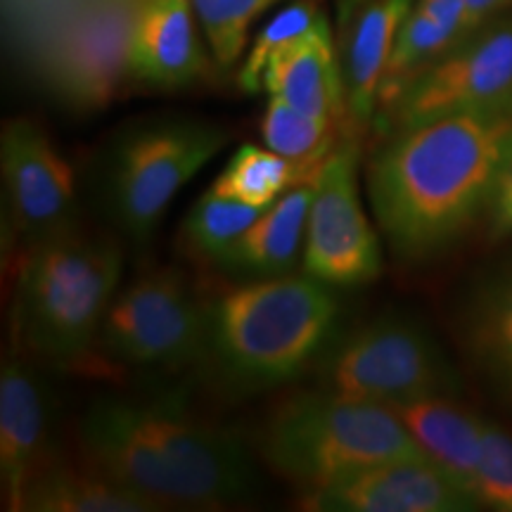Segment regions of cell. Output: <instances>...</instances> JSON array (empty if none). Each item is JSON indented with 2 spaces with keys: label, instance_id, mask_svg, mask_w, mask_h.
<instances>
[{
  "label": "cell",
  "instance_id": "cell-29",
  "mask_svg": "<svg viewBox=\"0 0 512 512\" xmlns=\"http://www.w3.org/2000/svg\"><path fill=\"white\" fill-rule=\"evenodd\" d=\"M484 219L489 223V233L496 240L512 235V133L503 147L501 162H498Z\"/></svg>",
  "mask_w": 512,
  "mask_h": 512
},
{
  "label": "cell",
  "instance_id": "cell-6",
  "mask_svg": "<svg viewBox=\"0 0 512 512\" xmlns=\"http://www.w3.org/2000/svg\"><path fill=\"white\" fill-rule=\"evenodd\" d=\"M228 140L221 126L181 117L124 128L98 159L95 190L107 221L133 245H147L178 192Z\"/></svg>",
  "mask_w": 512,
  "mask_h": 512
},
{
  "label": "cell",
  "instance_id": "cell-9",
  "mask_svg": "<svg viewBox=\"0 0 512 512\" xmlns=\"http://www.w3.org/2000/svg\"><path fill=\"white\" fill-rule=\"evenodd\" d=\"M209 304L176 268L140 273L114 294L98 347L138 370H174L207 358Z\"/></svg>",
  "mask_w": 512,
  "mask_h": 512
},
{
  "label": "cell",
  "instance_id": "cell-4",
  "mask_svg": "<svg viewBox=\"0 0 512 512\" xmlns=\"http://www.w3.org/2000/svg\"><path fill=\"white\" fill-rule=\"evenodd\" d=\"M259 453L275 475L302 491L389 460L427 458L392 406L323 387L290 396L268 415Z\"/></svg>",
  "mask_w": 512,
  "mask_h": 512
},
{
  "label": "cell",
  "instance_id": "cell-26",
  "mask_svg": "<svg viewBox=\"0 0 512 512\" xmlns=\"http://www.w3.org/2000/svg\"><path fill=\"white\" fill-rule=\"evenodd\" d=\"M283 0H192L195 17L214 64L228 72L247 53L254 19Z\"/></svg>",
  "mask_w": 512,
  "mask_h": 512
},
{
  "label": "cell",
  "instance_id": "cell-13",
  "mask_svg": "<svg viewBox=\"0 0 512 512\" xmlns=\"http://www.w3.org/2000/svg\"><path fill=\"white\" fill-rule=\"evenodd\" d=\"M55 401L41 373L22 356L0 370V482L5 508L19 512L31 477L53 460Z\"/></svg>",
  "mask_w": 512,
  "mask_h": 512
},
{
  "label": "cell",
  "instance_id": "cell-22",
  "mask_svg": "<svg viewBox=\"0 0 512 512\" xmlns=\"http://www.w3.org/2000/svg\"><path fill=\"white\" fill-rule=\"evenodd\" d=\"M88 463V460H86ZM24 512H152L155 503L138 496L93 463L67 465L53 458L31 477L22 494Z\"/></svg>",
  "mask_w": 512,
  "mask_h": 512
},
{
  "label": "cell",
  "instance_id": "cell-14",
  "mask_svg": "<svg viewBox=\"0 0 512 512\" xmlns=\"http://www.w3.org/2000/svg\"><path fill=\"white\" fill-rule=\"evenodd\" d=\"M415 0H335V46L354 131L373 128L380 81Z\"/></svg>",
  "mask_w": 512,
  "mask_h": 512
},
{
  "label": "cell",
  "instance_id": "cell-28",
  "mask_svg": "<svg viewBox=\"0 0 512 512\" xmlns=\"http://www.w3.org/2000/svg\"><path fill=\"white\" fill-rule=\"evenodd\" d=\"M477 498L484 508L512 512V437L491 420L482 422Z\"/></svg>",
  "mask_w": 512,
  "mask_h": 512
},
{
  "label": "cell",
  "instance_id": "cell-11",
  "mask_svg": "<svg viewBox=\"0 0 512 512\" xmlns=\"http://www.w3.org/2000/svg\"><path fill=\"white\" fill-rule=\"evenodd\" d=\"M5 223L27 247L79 230L76 176L53 140L29 119L5 121L0 136Z\"/></svg>",
  "mask_w": 512,
  "mask_h": 512
},
{
  "label": "cell",
  "instance_id": "cell-8",
  "mask_svg": "<svg viewBox=\"0 0 512 512\" xmlns=\"http://www.w3.org/2000/svg\"><path fill=\"white\" fill-rule=\"evenodd\" d=\"M453 114L512 119V10L472 31L408 81L375 114L373 131L384 138Z\"/></svg>",
  "mask_w": 512,
  "mask_h": 512
},
{
  "label": "cell",
  "instance_id": "cell-12",
  "mask_svg": "<svg viewBox=\"0 0 512 512\" xmlns=\"http://www.w3.org/2000/svg\"><path fill=\"white\" fill-rule=\"evenodd\" d=\"M299 508L313 512H467L475 498L427 458H401L302 491Z\"/></svg>",
  "mask_w": 512,
  "mask_h": 512
},
{
  "label": "cell",
  "instance_id": "cell-18",
  "mask_svg": "<svg viewBox=\"0 0 512 512\" xmlns=\"http://www.w3.org/2000/svg\"><path fill=\"white\" fill-rule=\"evenodd\" d=\"M311 200L313 178L287 190L214 261L216 268L245 280L290 275L304 256Z\"/></svg>",
  "mask_w": 512,
  "mask_h": 512
},
{
  "label": "cell",
  "instance_id": "cell-21",
  "mask_svg": "<svg viewBox=\"0 0 512 512\" xmlns=\"http://www.w3.org/2000/svg\"><path fill=\"white\" fill-rule=\"evenodd\" d=\"M465 36V0H415L384 67L377 112ZM375 112V114H377Z\"/></svg>",
  "mask_w": 512,
  "mask_h": 512
},
{
  "label": "cell",
  "instance_id": "cell-27",
  "mask_svg": "<svg viewBox=\"0 0 512 512\" xmlns=\"http://www.w3.org/2000/svg\"><path fill=\"white\" fill-rule=\"evenodd\" d=\"M318 0H292L283 10H278L268 19L254 41L249 43L245 60L240 64L238 86L245 93H259L264 88V72L268 62L283 50L287 43L304 36L313 24L323 17Z\"/></svg>",
  "mask_w": 512,
  "mask_h": 512
},
{
  "label": "cell",
  "instance_id": "cell-1",
  "mask_svg": "<svg viewBox=\"0 0 512 512\" xmlns=\"http://www.w3.org/2000/svg\"><path fill=\"white\" fill-rule=\"evenodd\" d=\"M510 133V117L453 114L382 138L366 192L399 264L437 259L482 219Z\"/></svg>",
  "mask_w": 512,
  "mask_h": 512
},
{
  "label": "cell",
  "instance_id": "cell-23",
  "mask_svg": "<svg viewBox=\"0 0 512 512\" xmlns=\"http://www.w3.org/2000/svg\"><path fill=\"white\" fill-rule=\"evenodd\" d=\"M320 164H299L268 150V147L242 145L228 159L226 169L211 183L209 190L228 197V200H240L254 204V207H271L294 185L316 178Z\"/></svg>",
  "mask_w": 512,
  "mask_h": 512
},
{
  "label": "cell",
  "instance_id": "cell-17",
  "mask_svg": "<svg viewBox=\"0 0 512 512\" xmlns=\"http://www.w3.org/2000/svg\"><path fill=\"white\" fill-rule=\"evenodd\" d=\"M261 91L285 100L294 110L354 131L328 15L268 62Z\"/></svg>",
  "mask_w": 512,
  "mask_h": 512
},
{
  "label": "cell",
  "instance_id": "cell-24",
  "mask_svg": "<svg viewBox=\"0 0 512 512\" xmlns=\"http://www.w3.org/2000/svg\"><path fill=\"white\" fill-rule=\"evenodd\" d=\"M268 207H254L207 190L185 214L181 240L192 256L216 261Z\"/></svg>",
  "mask_w": 512,
  "mask_h": 512
},
{
  "label": "cell",
  "instance_id": "cell-25",
  "mask_svg": "<svg viewBox=\"0 0 512 512\" xmlns=\"http://www.w3.org/2000/svg\"><path fill=\"white\" fill-rule=\"evenodd\" d=\"M339 126L316 119L287 105L285 100L268 95L261 117V140L268 150L278 152L299 164H320L335 150V131Z\"/></svg>",
  "mask_w": 512,
  "mask_h": 512
},
{
  "label": "cell",
  "instance_id": "cell-5",
  "mask_svg": "<svg viewBox=\"0 0 512 512\" xmlns=\"http://www.w3.org/2000/svg\"><path fill=\"white\" fill-rule=\"evenodd\" d=\"M121 271L124 254L110 238H88L76 230L29 247L15 304L24 344L53 366L81 363L98 344Z\"/></svg>",
  "mask_w": 512,
  "mask_h": 512
},
{
  "label": "cell",
  "instance_id": "cell-3",
  "mask_svg": "<svg viewBox=\"0 0 512 512\" xmlns=\"http://www.w3.org/2000/svg\"><path fill=\"white\" fill-rule=\"evenodd\" d=\"M335 287L309 275L247 280L209 304L207 358L235 394L292 382L328 349L339 320Z\"/></svg>",
  "mask_w": 512,
  "mask_h": 512
},
{
  "label": "cell",
  "instance_id": "cell-2",
  "mask_svg": "<svg viewBox=\"0 0 512 512\" xmlns=\"http://www.w3.org/2000/svg\"><path fill=\"white\" fill-rule=\"evenodd\" d=\"M88 463L162 508H223L256 489L235 434L176 403L102 396L79 420Z\"/></svg>",
  "mask_w": 512,
  "mask_h": 512
},
{
  "label": "cell",
  "instance_id": "cell-10",
  "mask_svg": "<svg viewBox=\"0 0 512 512\" xmlns=\"http://www.w3.org/2000/svg\"><path fill=\"white\" fill-rule=\"evenodd\" d=\"M358 143L344 138L313 178L302 266L330 287H358L382 275V245L358 192Z\"/></svg>",
  "mask_w": 512,
  "mask_h": 512
},
{
  "label": "cell",
  "instance_id": "cell-30",
  "mask_svg": "<svg viewBox=\"0 0 512 512\" xmlns=\"http://www.w3.org/2000/svg\"><path fill=\"white\" fill-rule=\"evenodd\" d=\"M512 10V0H465V36ZM463 36V38H465Z\"/></svg>",
  "mask_w": 512,
  "mask_h": 512
},
{
  "label": "cell",
  "instance_id": "cell-7",
  "mask_svg": "<svg viewBox=\"0 0 512 512\" xmlns=\"http://www.w3.org/2000/svg\"><path fill=\"white\" fill-rule=\"evenodd\" d=\"M320 384L354 399L401 406L458 396L460 375L420 318L387 311L339 342L325 358Z\"/></svg>",
  "mask_w": 512,
  "mask_h": 512
},
{
  "label": "cell",
  "instance_id": "cell-20",
  "mask_svg": "<svg viewBox=\"0 0 512 512\" xmlns=\"http://www.w3.org/2000/svg\"><path fill=\"white\" fill-rule=\"evenodd\" d=\"M403 425L418 441L427 460L477 498V472L482 460V422L460 406L458 396H432L394 406Z\"/></svg>",
  "mask_w": 512,
  "mask_h": 512
},
{
  "label": "cell",
  "instance_id": "cell-19",
  "mask_svg": "<svg viewBox=\"0 0 512 512\" xmlns=\"http://www.w3.org/2000/svg\"><path fill=\"white\" fill-rule=\"evenodd\" d=\"M458 330L470 361L512 403V256L475 280L460 306Z\"/></svg>",
  "mask_w": 512,
  "mask_h": 512
},
{
  "label": "cell",
  "instance_id": "cell-15",
  "mask_svg": "<svg viewBox=\"0 0 512 512\" xmlns=\"http://www.w3.org/2000/svg\"><path fill=\"white\" fill-rule=\"evenodd\" d=\"M192 0H150L136 15L128 72L143 86L176 91L195 83L214 57L204 50Z\"/></svg>",
  "mask_w": 512,
  "mask_h": 512
},
{
  "label": "cell",
  "instance_id": "cell-16",
  "mask_svg": "<svg viewBox=\"0 0 512 512\" xmlns=\"http://www.w3.org/2000/svg\"><path fill=\"white\" fill-rule=\"evenodd\" d=\"M136 15L100 10L64 38L55 60V88L69 107L91 112L110 105L121 76L128 72Z\"/></svg>",
  "mask_w": 512,
  "mask_h": 512
}]
</instances>
